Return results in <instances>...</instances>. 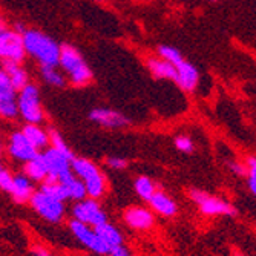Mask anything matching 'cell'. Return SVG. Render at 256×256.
<instances>
[{"mask_svg":"<svg viewBox=\"0 0 256 256\" xmlns=\"http://www.w3.org/2000/svg\"><path fill=\"white\" fill-rule=\"evenodd\" d=\"M23 46L25 52L32 56L42 66H51L56 68L58 64V56H60V46L46 34L30 30L22 32Z\"/></svg>","mask_w":256,"mask_h":256,"instance_id":"obj_1","label":"cell"},{"mask_svg":"<svg viewBox=\"0 0 256 256\" xmlns=\"http://www.w3.org/2000/svg\"><path fill=\"white\" fill-rule=\"evenodd\" d=\"M58 64L71 77V82L76 86H84L90 82L92 72L84 63L80 52L71 44L60 46V56H58Z\"/></svg>","mask_w":256,"mask_h":256,"instance_id":"obj_2","label":"cell"},{"mask_svg":"<svg viewBox=\"0 0 256 256\" xmlns=\"http://www.w3.org/2000/svg\"><path fill=\"white\" fill-rule=\"evenodd\" d=\"M71 168L83 180L86 194L92 198L102 196V194L104 192V178L94 162H90L84 158H74L71 161Z\"/></svg>","mask_w":256,"mask_h":256,"instance_id":"obj_3","label":"cell"},{"mask_svg":"<svg viewBox=\"0 0 256 256\" xmlns=\"http://www.w3.org/2000/svg\"><path fill=\"white\" fill-rule=\"evenodd\" d=\"M17 109L30 124H38L43 122V109L40 104V96L36 84H26L20 90V97L17 102Z\"/></svg>","mask_w":256,"mask_h":256,"instance_id":"obj_4","label":"cell"},{"mask_svg":"<svg viewBox=\"0 0 256 256\" xmlns=\"http://www.w3.org/2000/svg\"><path fill=\"white\" fill-rule=\"evenodd\" d=\"M43 160H44V164H46V169H48V175H46V181L44 182H56V181H63L66 180L68 176H71L72 172H71V161L74 158L68 156L56 149H50L46 150L43 155Z\"/></svg>","mask_w":256,"mask_h":256,"instance_id":"obj_5","label":"cell"},{"mask_svg":"<svg viewBox=\"0 0 256 256\" xmlns=\"http://www.w3.org/2000/svg\"><path fill=\"white\" fill-rule=\"evenodd\" d=\"M25 56L26 52L22 34L17 31L0 30V58L20 63Z\"/></svg>","mask_w":256,"mask_h":256,"instance_id":"obj_6","label":"cell"},{"mask_svg":"<svg viewBox=\"0 0 256 256\" xmlns=\"http://www.w3.org/2000/svg\"><path fill=\"white\" fill-rule=\"evenodd\" d=\"M31 204L36 210L48 221H52V222H57L60 221V218L63 216V212H64V207H63V201H58L50 195L43 194L42 190L31 195Z\"/></svg>","mask_w":256,"mask_h":256,"instance_id":"obj_7","label":"cell"},{"mask_svg":"<svg viewBox=\"0 0 256 256\" xmlns=\"http://www.w3.org/2000/svg\"><path fill=\"white\" fill-rule=\"evenodd\" d=\"M190 198L200 206L201 212L206 215H235L236 210L228 202L221 201L201 190H192Z\"/></svg>","mask_w":256,"mask_h":256,"instance_id":"obj_8","label":"cell"},{"mask_svg":"<svg viewBox=\"0 0 256 256\" xmlns=\"http://www.w3.org/2000/svg\"><path fill=\"white\" fill-rule=\"evenodd\" d=\"M71 230H72V234L86 246L89 247L90 250H94L96 253H102V254H108L110 253V247L108 244H104L102 241V238L96 234L94 230H90L88 227V224H83L77 220L71 221Z\"/></svg>","mask_w":256,"mask_h":256,"instance_id":"obj_9","label":"cell"},{"mask_svg":"<svg viewBox=\"0 0 256 256\" xmlns=\"http://www.w3.org/2000/svg\"><path fill=\"white\" fill-rule=\"evenodd\" d=\"M74 215H76V220L83 224L97 226V224L106 222V215L103 214L100 206L94 200H86V201L78 202L74 207Z\"/></svg>","mask_w":256,"mask_h":256,"instance_id":"obj_10","label":"cell"},{"mask_svg":"<svg viewBox=\"0 0 256 256\" xmlns=\"http://www.w3.org/2000/svg\"><path fill=\"white\" fill-rule=\"evenodd\" d=\"M10 154L11 156L20 160V161H30L32 160L37 154V149L28 142L22 132H14L10 138Z\"/></svg>","mask_w":256,"mask_h":256,"instance_id":"obj_11","label":"cell"},{"mask_svg":"<svg viewBox=\"0 0 256 256\" xmlns=\"http://www.w3.org/2000/svg\"><path fill=\"white\" fill-rule=\"evenodd\" d=\"M175 69H176L175 82L178 83V86L184 90H194L200 80L198 69L189 62H184V60L180 64H176Z\"/></svg>","mask_w":256,"mask_h":256,"instance_id":"obj_12","label":"cell"},{"mask_svg":"<svg viewBox=\"0 0 256 256\" xmlns=\"http://www.w3.org/2000/svg\"><path fill=\"white\" fill-rule=\"evenodd\" d=\"M89 118L104 128H123L129 123L124 115L112 109H94L89 114Z\"/></svg>","mask_w":256,"mask_h":256,"instance_id":"obj_13","label":"cell"},{"mask_svg":"<svg viewBox=\"0 0 256 256\" xmlns=\"http://www.w3.org/2000/svg\"><path fill=\"white\" fill-rule=\"evenodd\" d=\"M124 220L130 227L138 228V230H146L154 222L152 214L149 210H146V208H142V207L129 208V210L124 214Z\"/></svg>","mask_w":256,"mask_h":256,"instance_id":"obj_14","label":"cell"},{"mask_svg":"<svg viewBox=\"0 0 256 256\" xmlns=\"http://www.w3.org/2000/svg\"><path fill=\"white\" fill-rule=\"evenodd\" d=\"M2 71L8 76L14 90H22L28 84V74H26L25 69H22L18 66V63L11 62V60H5Z\"/></svg>","mask_w":256,"mask_h":256,"instance_id":"obj_15","label":"cell"},{"mask_svg":"<svg viewBox=\"0 0 256 256\" xmlns=\"http://www.w3.org/2000/svg\"><path fill=\"white\" fill-rule=\"evenodd\" d=\"M10 192L12 194L16 202H26L32 195V186L26 176L17 175L12 178V186Z\"/></svg>","mask_w":256,"mask_h":256,"instance_id":"obj_16","label":"cell"},{"mask_svg":"<svg viewBox=\"0 0 256 256\" xmlns=\"http://www.w3.org/2000/svg\"><path fill=\"white\" fill-rule=\"evenodd\" d=\"M96 234L102 238V241L104 244H108L112 248L115 247H120L123 240H122V235H120V232L115 228L114 226L108 224V222H102V224H97L96 226Z\"/></svg>","mask_w":256,"mask_h":256,"instance_id":"obj_17","label":"cell"},{"mask_svg":"<svg viewBox=\"0 0 256 256\" xmlns=\"http://www.w3.org/2000/svg\"><path fill=\"white\" fill-rule=\"evenodd\" d=\"M148 68L149 71L158 77V78H169V80H175L176 76V69L172 63L162 60V58H149L148 60Z\"/></svg>","mask_w":256,"mask_h":256,"instance_id":"obj_18","label":"cell"},{"mask_svg":"<svg viewBox=\"0 0 256 256\" xmlns=\"http://www.w3.org/2000/svg\"><path fill=\"white\" fill-rule=\"evenodd\" d=\"M149 202L152 204V207L155 210L161 215H166V216H172L176 214V206L175 202L162 192H154V195L150 196Z\"/></svg>","mask_w":256,"mask_h":256,"instance_id":"obj_19","label":"cell"},{"mask_svg":"<svg viewBox=\"0 0 256 256\" xmlns=\"http://www.w3.org/2000/svg\"><path fill=\"white\" fill-rule=\"evenodd\" d=\"M22 134L25 135V138L28 140V142L38 150L42 148H44L46 144H48L50 138H48V134H46L38 124H26L25 128H23Z\"/></svg>","mask_w":256,"mask_h":256,"instance_id":"obj_20","label":"cell"},{"mask_svg":"<svg viewBox=\"0 0 256 256\" xmlns=\"http://www.w3.org/2000/svg\"><path fill=\"white\" fill-rule=\"evenodd\" d=\"M25 172L26 175L34 180V181H42L46 178L48 175V169H46V164H44V160L42 155H36L32 160L26 161L25 164Z\"/></svg>","mask_w":256,"mask_h":256,"instance_id":"obj_21","label":"cell"},{"mask_svg":"<svg viewBox=\"0 0 256 256\" xmlns=\"http://www.w3.org/2000/svg\"><path fill=\"white\" fill-rule=\"evenodd\" d=\"M62 182L66 190H68V195L69 198H74V200H83L88 194H86V189H84V184L82 181H78L74 175L68 176L66 180L63 181H58Z\"/></svg>","mask_w":256,"mask_h":256,"instance_id":"obj_22","label":"cell"},{"mask_svg":"<svg viewBox=\"0 0 256 256\" xmlns=\"http://www.w3.org/2000/svg\"><path fill=\"white\" fill-rule=\"evenodd\" d=\"M42 192L46 194V195H50V196H52V198H56V200H58V201H64L66 198H69L66 188L62 182H58V181H56V182H44L43 188H42Z\"/></svg>","mask_w":256,"mask_h":256,"instance_id":"obj_23","label":"cell"},{"mask_svg":"<svg viewBox=\"0 0 256 256\" xmlns=\"http://www.w3.org/2000/svg\"><path fill=\"white\" fill-rule=\"evenodd\" d=\"M135 190H136V194L142 196L143 200L149 201L150 196L155 192V186H154V182L148 176H140L135 181Z\"/></svg>","mask_w":256,"mask_h":256,"instance_id":"obj_24","label":"cell"},{"mask_svg":"<svg viewBox=\"0 0 256 256\" xmlns=\"http://www.w3.org/2000/svg\"><path fill=\"white\" fill-rule=\"evenodd\" d=\"M42 74H43V78L48 82L52 86H57V88H63L66 84V78L63 77V74H60L56 68H51V66H42Z\"/></svg>","mask_w":256,"mask_h":256,"instance_id":"obj_25","label":"cell"},{"mask_svg":"<svg viewBox=\"0 0 256 256\" xmlns=\"http://www.w3.org/2000/svg\"><path fill=\"white\" fill-rule=\"evenodd\" d=\"M158 56H160V58L172 63L174 66H176V64H180L182 62V56L180 54L178 50L174 48V46H166V44L160 46V48H158Z\"/></svg>","mask_w":256,"mask_h":256,"instance_id":"obj_26","label":"cell"},{"mask_svg":"<svg viewBox=\"0 0 256 256\" xmlns=\"http://www.w3.org/2000/svg\"><path fill=\"white\" fill-rule=\"evenodd\" d=\"M16 98V90L8 78V76L0 71V100H10Z\"/></svg>","mask_w":256,"mask_h":256,"instance_id":"obj_27","label":"cell"},{"mask_svg":"<svg viewBox=\"0 0 256 256\" xmlns=\"http://www.w3.org/2000/svg\"><path fill=\"white\" fill-rule=\"evenodd\" d=\"M18 114L17 109V102L16 98H10V100H0V117L2 118H14Z\"/></svg>","mask_w":256,"mask_h":256,"instance_id":"obj_28","label":"cell"},{"mask_svg":"<svg viewBox=\"0 0 256 256\" xmlns=\"http://www.w3.org/2000/svg\"><path fill=\"white\" fill-rule=\"evenodd\" d=\"M48 138L51 140V144H52V149H56V150H58V152H62V154H64V155H68V156H71V158H74V155H72V152L69 150V148L66 146V143L63 142V138H62V135L57 132V130H50V134H48Z\"/></svg>","mask_w":256,"mask_h":256,"instance_id":"obj_29","label":"cell"},{"mask_svg":"<svg viewBox=\"0 0 256 256\" xmlns=\"http://www.w3.org/2000/svg\"><path fill=\"white\" fill-rule=\"evenodd\" d=\"M247 172H248V188L252 194L256 192V160L254 156H250L247 160Z\"/></svg>","mask_w":256,"mask_h":256,"instance_id":"obj_30","label":"cell"},{"mask_svg":"<svg viewBox=\"0 0 256 256\" xmlns=\"http://www.w3.org/2000/svg\"><path fill=\"white\" fill-rule=\"evenodd\" d=\"M175 146L178 150L181 152H192L194 150V143H192V140L189 136H176L175 140Z\"/></svg>","mask_w":256,"mask_h":256,"instance_id":"obj_31","label":"cell"},{"mask_svg":"<svg viewBox=\"0 0 256 256\" xmlns=\"http://www.w3.org/2000/svg\"><path fill=\"white\" fill-rule=\"evenodd\" d=\"M12 175L8 170H0V189L10 192L11 190V186H12Z\"/></svg>","mask_w":256,"mask_h":256,"instance_id":"obj_32","label":"cell"},{"mask_svg":"<svg viewBox=\"0 0 256 256\" xmlns=\"http://www.w3.org/2000/svg\"><path fill=\"white\" fill-rule=\"evenodd\" d=\"M108 166L112 169H124L128 166V161L124 158H109Z\"/></svg>","mask_w":256,"mask_h":256,"instance_id":"obj_33","label":"cell"},{"mask_svg":"<svg viewBox=\"0 0 256 256\" xmlns=\"http://www.w3.org/2000/svg\"><path fill=\"white\" fill-rule=\"evenodd\" d=\"M230 168H232V170H234L235 174H238V175H246L247 174V169L244 166H241L240 162H234V164H232Z\"/></svg>","mask_w":256,"mask_h":256,"instance_id":"obj_34","label":"cell"},{"mask_svg":"<svg viewBox=\"0 0 256 256\" xmlns=\"http://www.w3.org/2000/svg\"><path fill=\"white\" fill-rule=\"evenodd\" d=\"M110 256H129L128 254V252L120 246V247H115V248H112V252L109 253Z\"/></svg>","mask_w":256,"mask_h":256,"instance_id":"obj_35","label":"cell"},{"mask_svg":"<svg viewBox=\"0 0 256 256\" xmlns=\"http://www.w3.org/2000/svg\"><path fill=\"white\" fill-rule=\"evenodd\" d=\"M36 256H51V254L43 248H36Z\"/></svg>","mask_w":256,"mask_h":256,"instance_id":"obj_36","label":"cell"},{"mask_svg":"<svg viewBox=\"0 0 256 256\" xmlns=\"http://www.w3.org/2000/svg\"><path fill=\"white\" fill-rule=\"evenodd\" d=\"M0 30H4V18L0 17Z\"/></svg>","mask_w":256,"mask_h":256,"instance_id":"obj_37","label":"cell"},{"mask_svg":"<svg viewBox=\"0 0 256 256\" xmlns=\"http://www.w3.org/2000/svg\"><path fill=\"white\" fill-rule=\"evenodd\" d=\"M235 256H242V254H241V253H236V254H235Z\"/></svg>","mask_w":256,"mask_h":256,"instance_id":"obj_38","label":"cell"},{"mask_svg":"<svg viewBox=\"0 0 256 256\" xmlns=\"http://www.w3.org/2000/svg\"><path fill=\"white\" fill-rule=\"evenodd\" d=\"M97 2H104V0H97Z\"/></svg>","mask_w":256,"mask_h":256,"instance_id":"obj_39","label":"cell"},{"mask_svg":"<svg viewBox=\"0 0 256 256\" xmlns=\"http://www.w3.org/2000/svg\"><path fill=\"white\" fill-rule=\"evenodd\" d=\"M0 71H2V64H0Z\"/></svg>","mask_w":256,"mask_h":256,"instance_id":"obj_40","label":"cell"},{"mask_svg":"<svg viewBox=\"0 0 256 256\" xmlns=\"http://www.w3.org/2000/svg\"><path fill=\"white\" fill-rule=\"evenodd\" d=\"M0 170H2V166H0Z\"/></svg>","mask_w":256,"mask_h":256,"instance_id":"obj_41","label":"cell"}]
</instances>
